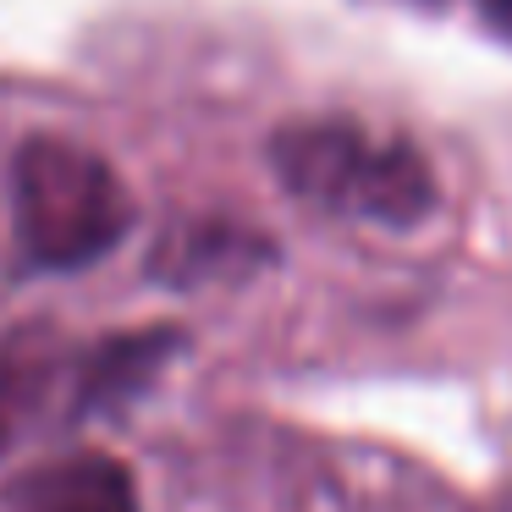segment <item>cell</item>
I'll return each instance as SVG.
<instances>
[{"label":"cell","mask_w":512,"mask_h":512,"mask_svg":"<svg viewBox=\"0 0 512 512\" xmlns=\"http://www.w3.org/2000/svg\"><path fill=\"white\" fill-rule=\"evenodd\" d=\"M177 347H182V331H171V325H149V331H122V336L94 342L72 364V419H94L105 408L133 402L171 364Z\"/></svg>","instance_id":"cell-3"},{"label":"cell","mask_w":512,"mask_h":512,"mask_svg":"<svg viewBox=\"0 0 512 512\" xmlns=\"http://www.w3.org/2000/svg\"><path fill=\"white\" fill-rule=\"evenodd\" d=\"M408 6H441V0H408Z\"/></svg>","instance_id":"cell-8"},{"label":"cell","mask_w":512,"mask_h":512,"mask_svg":"<svg viewBox=\"0 0 512 512\" xmlns=\"http://www.w3.org/2000/svg\"><path fill=\"white\" fill-rule=\"evenodd\" d=\"M12 512H138V485L116 457L78 452L17 479Z\"/></svg>","instance_id":"cell-4"},{"label":"cell","mask_w":512,"mask_h":512,"mask_svg":"<svg viewBox=\"0 0 512 512\" xmlns=\"http://www.w3.org/2000/svg\"><path fill=\"white\" fill-rule=\"evenodd\" d=\"M265 259H270V243L243 232V226H182L166 243V265L160 270H171L182 281H204L215 265L248 270V265H265Z\"/></svg>","instance_id":"cell-5"},{"label":"cell","mask_w":512,"mask_h":512,"mask_svg":"<svg viewBox=\"0 0 512 512\" xmlns=\"http://www.w3.org/2000/svg\"><path fill=\"white\" fill-rule=\"evenodd\" d=\"M270 171L298 204L336 221L413 232L435 215L441 188L419 144L369 133L347 116L287 122L270 138Z\"/></svg>","instance_id":"cell-1"},{"label":"cell","mask_w":512,"mask_h":512,"mask_svg":"<svg viewBox=\"0 0 512 512\" xmlns=\"http://www.w3.org/2000/svg\"><path fill=\"white\" fill-rule=\"evenodd\" d=\"M474 12H479V23H485L490 34L512 45V0H474Z\"/></svg>","instance_id":"cell-6"},{"label":"cell","mask_w":512,"mask_h":512,"mask_svg":"<svg viewBox=\"0 0 512 512\" xmlns=\"http://www.w3.org/2000/svg\"><path fill=\"white\" fill-rule=\"evenodd\" d=\"M138 226L122 171L100 149L61 133H34L12 155V237L28 270L78 276L111 259Z\"/></svg>","instance_id":"cell-2"},{"label":"cell","mask_w":512,"mask_h":512,"mask_svg":"<svg viewBox=\"0 0 512 512\" xmlns=\"http://www.w3.org/2000/svg\"><path fill=\"white\" fill-rule=\"evenodd\" d=\"M12 430H17V424H12V413H6V402H0V452L12 446Z\"/></svg>","instance_id":"cell-7"}]
</instances>
